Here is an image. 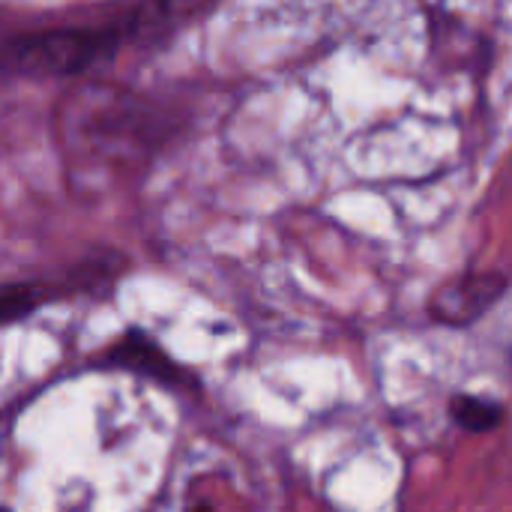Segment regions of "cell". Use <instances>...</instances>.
Here are the masks:
<instances>
[{"instance_id":"cell-7","label":"cell","mask_w":512,"mask_h":512,"mask_svg":"<svg viewBox=\"0 0 512 512\" xmlns=\"http://www.w3.org/2000/svg\"><path fill=\"white\" fill-rule=\"evenodd\" d=\"M186 512H213V510H210V507H189Z\"/></svg>"},{"instance_id":"cell-1","label":"cell","mask_w":512,"mask_h":512,"mask_svg":"<svg viewBox=\"0 0 512 512\" xmlns=\"http://www.w3.org/2000/svg\"><path fill=\"white\" fill-rule=\"evenodd\" d=\"M57 126L69 162L84 171L141 165L165 138V114L156 105L108 84H84L63 93Z\"/></svg>"},{"instance_id":"cell-5","label":"cell","mask_w":512,"mask_h":512,"mask_svg":"<svg viewBox=\"0 0 512 512\" xmlns=\"http://www.w3.org/2000/svg\"><path fill=\"white\" fill-rule=\"evenodd\" d=\"M450 420L465 429V432H474V435H483V432H492L501 426L504 420V408L492 399H483V396H474V393H459L450 399Z\"/></svg>"},{"instance_id":"cell-6","label":"cell","mask_w":512,"mask_h":512,"mask_svg":"<svg viewBox=\"0 0 512 512\" xmlns=\"http://www.w3.org/2000/svg\"><path fill=\"white\" fill-rule=\"evenodd\" d=\"M54 285L42 282V279H27V282H6L0 291V318L3 324H15L21 318H27L33 309H39L45 300L54 297L51 291Z\"/></svg>"},{"instance_id":"cell-2","label":"cell","mask_w":512,"mask_h":512,"mask_svg":"<svg viewBox=\"0 0 512 512\" xmlns=\"http://www.w3.org/2000/svg\"><path fill=\"white\" fill-rule=\"evenodd\" d=\"M144 9L138 18L117 21L111 27H48L27 30L3 39L0 66L12 75H75L102 60H108L126 36L138 30Z\"/></svg>"},{"instance_id":"cell-3","label":"cell","mask_w":512,"mask_h":512,"mask_svg":"<svg viewBox=\"0 0 512 512\" xmlns=\"http://www.w3.org/2000/svg\"><path fill=\"white\" fill-rule=\"evenodd\" d=\"M507 276L498 270H468L441 282L429 297V318L444 327H468L480 321L504 294Z\"/></svg>"},{"instance_id":"cell-4","label":"cell","mask_w":512,"mask_h":512,"mask_svg":"<svg viewBox=\"0 0 512 512\" xmlns=\"http://www.w3.org/2000/svg\"><path fill=\"white\" fill-rule=\"evenodd\" d=\"M108 366H120V369H129L135 375H144V378H153V381H162L165 387H183L186 375L183 369L141 330H126L102 357Z\"/></svg>"}]
</instances>
